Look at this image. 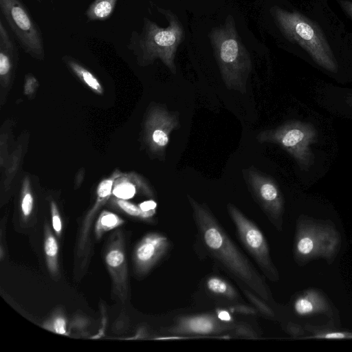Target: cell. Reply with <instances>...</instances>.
<instances>
[{"label": "cell", "instance_id": "cell-1", "mask_svg": "<svg viewBox=\"0 0 352 352\" xmlns=\"http://www.w3.org/2000/svg\"><path fill=\"white\" fill-rule=\"evenodd\" d=\"M202 243L208 254L236 280L264 300L270 290L258 272L230 240L205 204L188 197Z\"/></svg>", "mask_w": 352, "mask_h": 352}, {"label": "cell", "instance_id": "cell-2", "mask_svg": "<svg viewBox=\"0 0 352 352\" xmlns=\"http://www.w3.org/2000/svg\"><path fill=\"white\" fill-rule=\"evenodd\" d=\"M274 14L288 39L299 45L323 69L332 73L338 72L337 60L317 23L297 12L276 8Z\"/></svg>", "mask_w": 352, "mask_h": 352}, {"label": "cell", "instance_id": "cell-3", "mask_svg": "<svg viewBox=\"0 0 352 352\" xmlns=\"http://www.w3.org/2000/svg\"><path fill=\"white\" fill-rule=\"evenodd\" d=\"M259 142L278 144L287 151L298 166L307 171L314 164L315 155L311 146L318 141V132L311 122L290 120L272 129L260 132Z\"/></svg>", "mask_w": 352, "mask_h": 352}, {"label": "cell", "instance_id": "cell-4", "mask_svg": "<svg viewBox=\"0 0 352 352\" xmlns=\"http://www.w3.org/2000/svg\"><path fill=\"white\" fill-rule=\"evenodd\" d=\"M214 46L222 78L227 88L245 93L251 62L232 29L219 31L215 34Z\"/></svg>", "mask_w": 352, "mask_h": 352}, {"label": "cell", "instance_id": "cell-5", "mask_svg": "<svg viewBox=\"0 0 352 352\" xmlns=\"http://www.w3.org/2000/svg\"><path fill=\"white\" fill-rule=\"evenodd\" d=\"M340 243V235L332 227L311 220H300L295 237V257L300 261L318 257L330 261L336 255Z\"/></svg>", "mask_w": 352, "mask_h": 352}, {"label": "cell", "instance_id": "cell-6", "mask_svg": "<svg viewBox=\"0 0 352 352\" xmlns=\"http://www.w3.org/2000/svg\"><path fill=\"white\" fill-rule=\"evenodd\" d=\"M227 208L242 244L265 276L271 280L277 281L278 273L272 261L267 241L261 231L235 206L228 204Z\"/></svg>", "mask_w": 352, "mask_h": 352}, {"label": "cell", "instance_id": "cell-7", "mask_svg": "<svg viewBox=\"0 0 352 352\" xmlns=\"http://www.w3.org/2000/svg\"><path fill=\"white\" fill-rule=\"evenodd\" d=\"M0 8L25 51L42 59L45 50L41 32L20 0H0Z\"/></svg>", "mask_w": 352, "mask_h": 352}, {"label": "cell", "instance_id": "cell-8", "mask_svg": "<svg viewBox=\"0 0 352 352\" xmlns=\"http://www.w3.org/2000/svg\"><path fill=\"white\" fill-rule=\"evenodd\" d=\"M181 38L182 31L176 23L162 28L147 21L138 45L145 58L152 60L158 57L175 73L174 54Z\"/></svg>", "mask_w": 352, "mask_h": 352}, {"label": "cell", "instance_id": "cell-9", "mask_svg": "<svg viewBox=\"0 0 352 352\" xmlns=\"http://www.w3.org/2000/svg\"><path fill=\"white\" fill-rule=\"evenodd\" d=\"M244 175L256 200L273 223L280 228L284 200L277 184L271 177L252 168L245 170Z\"/></svg>", "mask_w": 352, "mask_h": 352}, {"label": "cell", "instance_id": "cell-10", "mask_svg": "<svg viewBox=\"0 0 352 352\" xmlns=\"http://www.w3.org/2000/svg\"><path fill=\"white\" fill-rule=\"evenodd\" d=\"M178 126L177 113L160 107L152 108L144 126L145 140L149 149L153 153L162 154L168 143L170 133Z\"/></svg>", "mask_w": 352, "mask_h": 352}, {"label": "cell", "instance_id": "cell-11", "mask_svg": "<svg viewBox=\"0 0 352 352\" xmlns=\"http://www.w3.org/2000/svg\"><path fill=\"white\" fill-rule=\"evenodd\" d=\"M104 260L111 275L113 291L123 302L128 297V273L124 240L119 230L115 232L105 251Z\"/></svg>", "mask_w": 352, "mask_h": 352}, {"label": "cell", "instance_id": "cell-12", "mask_svg": "<svg viewBox=\"0 0 352 352\" xmlns=\"http://www.w3.org/2000/svg\"><path fill=\"white\" fill-rule=\"evenodd\" d=\"M169 247L168 239L159 233L145 235L135 246L133 261L135 272L139 275L147 274L166 253Z\"/></svg>", "mask_w": 352, "mask_h": 352}, {"label": "cell", "instance_id": "cell-13", "mask_svg": "<svg viewBox=\"0 0 352 352\" xmlns=\"http://www.w3.org/2000/svg\"><path fill=\"white\" fill-rule=\"evenodd\" d=\"M217 318L210 314L186 316L178 320L170 331L177 333L209 335L225 331L233 327Z\"/></svg>", "mask_w": 352, "mask_h": 352}, {"label": "cell", "instance_id": "cell-14", "mask_svg": "<svg viewBox=\"0 0 352 352\" xmlns=\"http://www.w3.org/2000/svg\"><path fill=\"white\" fill-rule=\"evenodd\" d=\"M112 194V186L106 182L99 184L97 188V197L96 203L84 219L80 229L78 243V254L79 256L84 254L86 248H89V230L94 217L98 210L107 201Z\"/></svg>", "mask_w": 352, "mask_h": 352}, {"label": "cell", "instance_id": "cell-15", "mask_svg": "<svg viewBox=\"0 0 352 352\" xmlns=\"http://www.w3.org/2000/svg\"><path fill=\"white\" fill-rule=\"evenodd\" d=\"M330 305L324 296L314 289L302 292L296 298L294 303L295 312L300 316L328 314L330 312Z\"/></svg>", "mask_w": 352, "mask_h": 352}, {"label": "cell", "instance_id": "cell-16", "mask_svg": "<svg viewBox=\"0 0 352 352\" xmlns=\"http://www.w3.org/2000/svg\"><path fill=\"white\" fill-rule=\"evenodd\" d=\"M138 190L147 196L153 195L149 186L139 175L122 174L114 182L112 195L116 198L127 200L133 197Z\"/></svg>", "mask_w": 352, "mask_h": 352}, {"label": "cell", "instance_id": "cell-17", "mask_svg": "<svg viewBox=\"0 0 352 352\" xmlns=\"http://www.w3.org/2000/svg\"><path fill=\"white\" fill-rule=\"evenodd\" d=\"M16 56L15 46L6 29L0 21V76L7 80L10 78Z\"/></svg>", "mask_w": 352, "mask_h": 352}, {"label": "cell", "instance_id": "cell-18", "mask_svg": "<svg viewBox=\"0 0 352 352\" xmlns=\"http://www.w3.org/2000/svg\"><path fill=\"white\" fill-rule=\"evenodd\" d=\"M44 251L47 269L56 276L58 274V244L47 223L45 226Z\"/></svg>", "mask_w": 352, "mask_h": 352}, {"label": "cell", "instance_id": "cell-19", "mask_svg": "<svg viewBox=\"0 0 352 352\" xmlns=\"http://www.w3.org/2000/svg\"><path fill=\"white\" fill-rule=\"evenodd\" d=\"M124 223V220L116 214L103 210L99 215L94 228L97 239H100L107 232L115 229Z\"/></svg>", "mask_w": 352, "mask_h": 352}, {"label": "cell", "instance_id": "cell-20", "mask_svg": "<svg viewBox=\"0 0 352 352\" xmlns=\"http://www.w3.org/2000/svg\"><path fill=\"white\" fill-rule=\"evenodd\" d=\"M65 61L76 75L89 88L98 94H102L103 89L95 76L78 62L69 57H65Z\"/></svg>", "mask_w": 352, "mask_h": 352}, {"label": "cell", "instance_id": "cell-21", "mask_svg": "<svg viewBox=\"0 0 352 352\" xmlns=\"http://www.w3.org/2000/svg\"><path fill=\"white\" fill-rule=\"evenodd\" d=\"M117 0H94L87 10L89 20L102 21L109 18L113 12Z\"/></svg>", "mask_w": 352, "mask_h": 352}, {"label": "cell", "instance_id": "cell-22", "mask_svg": "<svg viewBox=\"0 0 352 352\" xmlns=\"http://www.w3.org/2000/svg\"><path fill=\"white\" fill-rule=\"evenodd\" d=\"M206 287L210 292L216 295L232 300L237 297L235 289L228 282L219 277L209 278L206 282Z\"/></svg>", "mask_w": 352, "mask_h": 352}, {"label": "cell", "instance_id": "cell-23", "mask_svg": "<svg viewBox=\"0 0 352 352\" xmlns=\"http://www.w3.org/2000/svg\"><path fill=\"white\" fill-rule=\"evenodd\" d=\"M113 203L120 210L124 211L125 213L132 217H138L140 219H147L152 217L155 213V211L144 212L142 211L139 206H136L125 199H121L116 198L113 200Z\"/></svg>", "mask_w": 352, "mask_h": 352}, {"label": "cell", "instance_id": "cell-24", "mask_svg": "<svg viewBox=\"0 0 352 352\" xmlns=\"http://www.w3.org/2000/svg\"><path fill=\"white\" fill-rule=\"evenodd\" d=\"M43 327L54 333L68 336L67 329V320L61 314H54L50 320H47Z\"/></svg>", "mask_w": 352, "mask_h": 352}, {"label": "cell", "instance_id": "cell-25", "mask_svg": "<svg viewBox=\"0 0 352 352\" xmlns=\"http://www.w3.org/2000/svg\"><path fill=\"white\" fill-rule=\"evenodd\" d=\"M33 206L34 199L30 189L29 183L26 182L23 185L21 201V209L24 220H27L30 216Z\"/></svg>", "mask_w": 352, "mask_h": 352}, {"label": "cell", "instance_id": "cell-26", "mask_svg": "<svg viewBox=\"0 0 352 352\" xmlns=\"http://www.w3.org/2000/svg\"><path fill=\"white\" fill-rule=\"evenodd\" d=\"M243 292L247 298L265 316L269 318H273L274 314L272 309L263 301L264 300L256 296L252 291L245 289Z\"/></svg>", "mask_w": 352, "mask_h": 352}, {"label": "cell", "instance_id": "cell-27", "mask_svg": "<svg viewBox=\"0 0 352 352\" xmlns=\"http://www.w3.org/2000/svg\"><path fill=\"white\" fill-rule=\"evenodd\" d=\"M307 338L350 339L352 338V333L324 330L316 332L311 336H308Z\"/></svg>", "mask_w": 352, "mask_h": 352}, {"label": "cell", "instance_id": "cell-28", "mask_svg": "<svg viewBox=\"0 0 352 352\" xmlns=\"http://www.w3.org/2000/svg\"><path fill=\"white\" fill-rule=\"evenodd\" d=\"M51 214L53 229L56 235L60 236L62 232V220L58 210L57 206L54 202L51 203Z\"/></svg>", "mask_w": 352, "mask_h": 352}, {"label": "cell", "instance_id": "cell-29", "mask_svg": "<svg viewBox=\"0 0 352 352\" xmlns=\"http://www.w3.org/2000/svg\"><path fill=\"white\" fill-rule=\"evenodd\" d=\"M235 331L239 336H243L248 338H256V333L247 326L238 325L235 327Z\"/></svg>", "mask_w": 352, "mask_h": 352}, {"label": "cell", "instance_id": "cell-30", "mask_svg": "<svg viewBox=\"0 0 352 352\" xmlns=\"http://www.w3.org/2000/svg\"><path fill=\"white\" fill-rule=\"evenodd\" d=\"M37 84V80L34 76H28L25 84V93L28 95L32 94Z\"/></svg>", "mask_w": 352, "mask_h": 352}, {"label": "cell", "instance_id": "cell-31", "mask_svg": "<svg viewBox=\"0 0 352 352\" xmlns=\"http://www.w3.org/2000/svg\"><path fill=\"white\" fill-rule=\"evenodd\" d=\"M231 310L232 311H235V312H237V313L241 314L252 315V314H256V311L254 309L248 307V306H245V305L234 306L231 308Z\"/></svg>", "mask_w": 352, "mask_h": 352}, {"label": "cell", "instance_id": "cell-32", "mask_svg": "<svg viewBox=\"0 0 352 352\" xmlns=\"http://www.w3.org/2000/svg\"><path fill=\"white\" fill-rule=\"evenodd\" d=\"M139 207L144 212L155 211L157 207V204L153 200H147L140 204Z\"/></svg>", "mask_w": 352, "mask_h": 352}, {"label": "cell", "instance_id": "cell-33", "mask_svg": "<svg viewBox=\"0 0 352 352\" xmlns=\"http://www.w3.org/2000/svg\"><path fill=\"white\" fill-rule=\"evenodd\" d=\"M217 317L219 319H220L222 321L224 322H230L232 320L231 316L229 314V313L224 310H221L218 312Z\"/></svg>", "mask_w": 352, "mask_h": 352}, {"label": "cell", "instance_id": "cell-34", "mask_svg": "<svg viewBox=\"0 0 352 352\" xmlns=\"http://www.w3.org/2000/svg\"><path fill=\"white\" fill-rule=\"evenodd\" d=\"M346 103L352 109V92L346 95Z\"/></svg>", "mask_w": 352, "mask_h": 352}, {"label": "cell", "instance_id": "cell-35", "mask_svg": "<svg viewBox=\"0 0 352 352\" xmlns=\"http://www.w3.org/2000/svg\"><path fill=\"white\" fill-rule=\"evenodd\" d=\"M344 6L346 7L348 12L352 16V3L351 2H345Z\"/></svg>", "mask_w": 352, "mask_h": 352}]
</instances>
